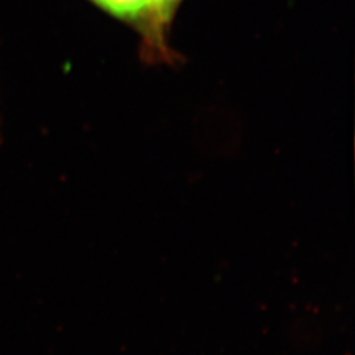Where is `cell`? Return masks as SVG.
Returning a JSON list of instances; mask_svg holds the SVG:
<instances>
[{"label": "cell", "instance_id": "6da1fadb", "mask_svg": "<svg viewBox=\"0 0 355 355\" xmlns=\"http://www.w3.org/2000/svg\"><path fill=\"white\" fill-rule=\"evenodd\" d=\"M103 12L132 28L140 37L146 61L170 64L175 53L170 45V31L183 0H89Z\"/></svg>", "mask_w": 355, "mask_h": 355}]
</instances>
